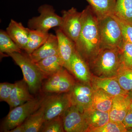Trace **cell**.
Wrapping results in <instances>:
<instances>
[{
    "instance_id": "11",
    "label": "cell",
    "mask_w": 132,
    "mask_h": 132,
    "mask_svg": "<svg viewBox=\"0 0 132 132\" xmlns=\"http://www.w3.org/2000/svg\"><path fill=\"white\" fill-rule=\"evenodd\" d=\"M93 89L90 84L76 82L69 92L72 105L84 110L92 107V97Z\"/></svg>"
},
{
    "instance_id": "30",
    "label": "cell",
    "mask_w": 132,
    "mask_h": 132,
    "mask_svg": "<svg viewBox=\"0 0 132 132\" xmlns=\"http://www.w3.org/2000/svg\"><path fill=\"white\" fill-rule=\"evenodd\" d=\"M127 129L123 122L110 120L105 125L90 130L88 132H127Z\"/></svg>"
},
{
    "instance_id": "8",
    "label": "cell",
    "mask_w": 132,
    "mask_h": 132,
    "mask_svg": "<svg viewBox=\"0 0 132 132\" xmlns=\"http://www.w3.org/2000/svg\"><path fill=\"white\" fill-rule=\"evenodd\" d=\"M66 69L63 68L48 78L43 85L46 93L61 94L69 93L76 83L73 76Z\"/></svg>"
},
{
    "instance_id": "36",
    "label": "cell",
    "mask_w": 132,
    "mask_h": 132,
    "mask_svg": "<svg viewBox=\"0 0 132 132\" xmlns=\"http://www.w3.org/2000/svg\"><path fill=\"white\" fill-rule=\"evenodd\" d=\"M130 109H131V111H132V100L131 102V104H130Z\"/></svg>"
},
{
    "instance_id": "15",
    "label": "cell",
    "mask_w": 132,
    "mask_h": 132,
    "mask_svg": "<svg viewBox=\"0 0 132 132\" xmlns=\"http://www.w3.org/2000/svg\"><path fill=\"white\" fill-rule=\"evenodd\" d=\"M71 73L80 82L90 84L92 73L88 64L75 50L71 59Z\"/></svg>"
},
{
    "instance_id": "37",
    "label": "cell",
    "mask_w": 132,
    "mask_h": 132,
    "mask_svg": "<svg viewBox=\"0 0 132 132\" xmlns=\"http://www.w3.org/2000/svg\"><path fill=\"white\" fill-rule=\"evenodd\" d=\"M130 95V96H131V97L132 98V94H131V95Z\"/></svg>"
},
{
    "instance_id": "5",
    "label": "cell",
    "mask_w": 132,
    "mask_h": 132,
    "mask_svg": "<svg viewBox=\"0 0 132 132\" xmlns=\"http://www.w3.org/2000/svg\"><path fill=\"white\" fill-rule=\"evenodd\" d=\"M43 99L34 98L13 108L2 122V130L8 132L24 123L31 114L39 108Z\"/></svg>"
},
{
    "instance_id": "29",
    "label": "cell",
    "mask_w": 132,
    "mask_h": 132,
    "mask_svg": "<svg viewBox=\"0 0 132 132\" xmlns=\"http://www.w3.org/2000/svg\"><path fill=\"white\" fill-rule=\"evenodd\" d=\"M40 132H65L62 116H59L45 122Z\"/></svg>"
},
{
    "instance_id": "32",
    "label": "cell",
    "mask_w": 132,
    "mask_h": 132,
    "mask_svg": "<svg viewBox=\"0 0 132 132\" xmlns=\"http://www.w3.org/2000/svg\"><path fill=\"white\" fill-rule=\"evenodd\" d=\"M14 83L8 82H2L0 84V101L7 103L11 95Z\"/></svg>"
},
{
    "instance_id": "14",
    "label": "cell",
    "mask_w": 132,
    "mask_h": 132,
    "mask_svg": "<svg viewBox=\"0 0 132 132\" xmlns=\"http://www.w3.org/2000/svg\"><path fill=\"white\" fill-rule=\"evenodd\" d=\"M132 99L129 94L114 96L109 112L110 120L122 122L130 108Z\"/></svg>"
},
{
    "instance_id": "17",
    "label": "cell",
    "mask_w": 132,
    "mask_h": 132,
    "mask_svg": "<svg viewBox=\"0 0 132 132\" xmlns=\"http://www.w3.org/2000/svg\"><path fill=\"white\" fill-rule=\"evenodd\" d=\"M28 86L25 81H19L14 83L7 103L11 109L21 105L34 99L29 93Z\"/></svg>"
},
{
    "instance_id": "3",
    "label": "cell",
    "mask_w": 132,
    "mask_h": 132,
    "mask_svg": "<svg viewBox=\"0 0 132 132\" xmlns=\"http://www.w3.org/2000/svg\"><path fill=\"white\" fill-rule=\"evenodd\" d=\"M8 56L21 69L24 80L30 92L33 94L37 93L40 90L43 80L46 78L36 64L26 53H14L9 54Z\"/></svg>"
},
{
    "instance_id": "13",
    "label": "cell",
    "mask_w": 132,
    "mask_h": 132,
    "mask_svg": "<svg viewBox=\"0 0 132 132\" xmlns=\"http://www.w3.org/2000/svg\"><path fill=\"white\" fill-rule=\"evenodd\" d=\"M90 84L93 89L102 90L114 97L129 94L121 88L116 77L101 78L92 74Z\"/></svg>"
},
{
    "instance_id": "7",
    "label": "cell",
    "mask_w": 132,
    "mask_h": 132,
    "mask_svg": "<svg viewBox=\"0 0 132 132\" xmlns=\"http://www.w3.org/2000/svg\"><path fill=\"white\" fill-rule=\"evenodd\" d=\"M45 122L62 116L72 105L69 93L56 94L44 98Z\"/></svg>"
},
{
    "instance_id": "2",
    "label": "cell",
    "mask_w": 132,
    "mask_h": 132,
    "mask_svg": "<svg viewBox=\"0 0 132 132\" xmlns=\"http://www.w3.org/2000/svg\"><path fill=\"white\" fill-rule=\"evenodd\" d=\"M88 65L93 75L101 78L116 77L121 65L119 48L101 50Z\"/></svg>"
},
{
    "instance_id": "25",
    "label": "cell",
    "mask_w": 132,
    "mask_h": 132,
    "mask_svg": "<svg viewBox=\"0 0 132 132\" xmlns=\"http://www.w3.org/2000/svg\"><path fill=\"white\" fill-rule=\"evenodd\" d=\"M113 14L132 24V0H117Z\"/></svg>"
},
{
    "instance_id": "31",
    "label": "cell",
    "mask_w": 132,
    "mask_h": 132,
    "mask_svg": "<svg viewBox=\"0 0 132 132\" xmlns=\"http://www.w3.org/2000/svg\"><path fill=\"white\" fill-rule=\"evenodd\" d=\"M113 15L120 27L124 41L132 43V24L121 20L114 14Z\"/></svg>"
},
{
    "instance_id": "33",
    "label": "cell",
    "mask_w": 132,
    "mask_h": 132,
    "mask_svg": "<svg viewBox=\"0 0 132 132\" xmlns=\"http://www.w3.org/2000/svg\"><path fill=\"white\" fill-rule=\"evenodd\" d=\"M122 122L127 129L132 128V111L130 108Z\"/></svg>"
},
{
    "instance_id": "34",
    "label": "cell",
    "mask_w": 132,
    "mask_h": 132,
    "mask_svg": "<svg viewBox=\"0 0 132 132\" xmlns=\"http://www.w3.org/2000/svg\"><path fill=\"white\" fill-rule=\"evenodd\" d=\"M8 132H24V126L23 123L10 130Z\"/></svg>"
},
{
    "instance_id": "28",
    "label": "cell",
    "mask_w": 132,
    "mask_h": 132,
    "mask_svg": "<svg viewBox=\"0 0 132 132\" xmlns=\"http://www.w3.org/2000/svg\"><path fill=\"white\" fill-rule=\"evenodd\" d=\"M119 48L121 64L132 69V43L124 41Z\"/></svg>"
},
{
    "instance_id": "24",
    "label": "cell",
    "mask_w": 132,
    "mask_h": 132,
    "mask_svg": "<svg viewBox=\"0 0 132 132\" xmlns=\"http://www.w3.org/2000/svg\"><path fill=\"white\" fill-rule=\"evenodd\" d=\"M49 35L48 32L29 29L28 42L24 50L25 52L29 55L31 54L45 43Z\"/></svg>"
},
{
    "instance_id": "19",
    "label": "cell",
    "mask_w": 132,
    "mask_h": 132,
    "mask_svg": "<svg viewBox=\"0 0 132 132\" xmlns=\"http://www.w3.org/2000/svg\"><path fill=\"white\" fill-rule=\"evenodd\" d=\"M83 112L88 127L87 132L104 126L110 120L109 112L99 111L92 107Z\"/></svg>"
},
{
    "instance_id": "6",
    "label": "cell",
    "mask_w": 132,
    "mask_h": 132,
    "mask_svg": "<svg viewBox=\"0 0 132 132\" xmlns=\"http://www.w3.org/2000/svg\"><path fill=\"white\" fill-rule=\"evenodd\" d=\"M39 15L34 16L29 20L28 27L30 29L48 32L51 29L60 27L62 18L55 12L52 5L44 4L38 9Z\"/></svg>"
},
{
    "instance_id": "35",
    "label": "cell",
    "mask_w": 132,
    "mask_h": 132,
    "mask_svg": "<svg viewBox=\"0 0 132 132\" xmlns=\"http://www.w3.org/2000/svg\"><path fill=\"white\" fill-rule=\"evenodd\" d=\"M127 132H132V128H127Z\"/></svg>"
},
{
    "instance_id": "23",
    "label": "cell",
    "mask_w": 132,
    "mask_h": 132,
    "mask_svg": "<svg viewBox=\"0 0 132 132\" xmlns=\"http://www.w3.org/2000/svg\"><path fill=\"white\" fill-rule=\"evenodd\" d=\"M114 96L100 90L93 89L92 107L99 111L109 112L112 108Z\"/></svg>"
},
{
    "instance_id": "16",
    "label": "cell",
    "mask_w": 132,
    "mask_h": 132,
    "mask_svg": "<svg viewBox=\"0 0 132 132\" xmlns=\"http://www.w3.org/2000/svg\"><path fill=\"white\" fill-rule=\"evenodd\" d=\"M29 31L21 22L11 19L6 31L19 47L24 50L28 42Z\"/></svg>"
},
{
    "instance_id": "1",
    "label": "cell",
    "mask_w": 132,
    "mask_h": 132,
    "mask_svg": "<svg viewBox=\"0 0 132 132\" xmlns=\"http://www.w3.org/2000/svg\"><path fill=\"white\" fill-rule=\"evenodd\" d=\"M81 12L82 28L75 48L88 64L101 50L98 20L89 5Z\"/></svg>"
},
{
    "instance_id": "26",
    "label": "cell",
    "mask_w": 132,
    "mask_h": 132,
    "mask_svg": "<svg viewBox=\"0 0 132 132\" xmlns=\"http://www.w3.org/2000/svg\"><path fill=\"white\" fill-rule=\"evenodd\" d=\"M116 78L121 88L129 94H132V69L121 64Z\"/></svg>"
},
{
    "instance_id": "10",
    "label": "cell",
    "mask_w": 132,
    "mask_h": 132,
    "mask_svg": "<svg viewBox=\"0 0 132 132\" xmlns=\"http://www.w3.org/2000/svg\"><path fill=\"white\" fill-rule=\"evenodd\" d=\"M83 111L72 105L62 116L64 130L67 132H87L88 127Z\"/></svg>"
},
{
    "instance_id": "27",
    "label": "cell",
    "mask_w": 132,
    "mask_h": 132,
    "mask_svg": "<svg viewBox=\"0 0 132 132\" xmlns=\"http://www.w3.org/2000/svg\"><path fill=\"white\" fill-rule=\"evenodd\" d=\"M0 52L1 54H6L8 55L13 53L22 52L6 31L3 29L0 31Z\"/></svg>"
},
{
    "instance_id": "20",
    "label": "cell",
    "mask_w": 132,
    "mask_h": 132,
    "mask_svg": "<svg viewBox=\"0 0 132 132\" xmlns=\"http://www.w3.org/2000/svg\"><path fill=\"white\" fill-rule=\"evenodd\" d=\"M36 64L46 78H48L64 68L58 54L47 57Z\"/></svg>"
},
{
    "instance_id": "12",
    "label": "cell",
    "mask_w": 132,
    "mask_h": 132,
    "mask_svg": "<svg viewBox=\"0 0 132 132\" xmlns=\"http://www.w3.org/2000/svg\"><path fill=\"white\" fill-rule=\"evenodd\" d=\"M58 42V55L64 68L71 73V59L76 50L75 43L59 28L55 30Z\"/></svg>"
},
{
    "instance_id": "21",
    "label": "cell",
    "mask_w": 132,
    "mask_h": 132,
    "mask_svg": "<svg viewBox=\"0 0 132 132\" xmlns=\"http://www.w3.org/2000/svg\"><path fill=\"white\" fill-rule=\"evenodd\" d=\"M45 122V106L43 101L39 108L23 123L24 132H40Z\"/></svg>"
},
{
    "instance_id": "4",
    "label": "cell",
    "mask_w": 132,
    "mask_h": 132,
    "mask_svg": "<svg viewBox=\"0 0 132 132\" xmlns=\"http://www.w3.org/2000/svg\"><path fill=\"white\" fill-rule=\"evenodd\" d=\"M98 20L101 49L119 47L124 40L120 27L113 15Z\"/></svg>"
},
{
    "instance_id": "9",
    "label": "cell",
    "mask_w": 132,
    "mask_h": 132,
    "mask_svg": "<svg viewBox=\"0 0 132 132\" xmlns=\"http://www.w3.org/2000/svg\"><path fill=\"white\" fill-rule=\"evenodd\" d=\"M61 16L62 21L59 28L75 43L82 28V12L72 7L68 10H63Z\"/></svg>"
},
{
    "instance_id": "22",
    "label": "cell",
    "mask_w": 132,
    "mask_h": 132,
    "mask_svg": "<svg viewBox=\"0 0 132 132\" xmlns=\"http://www.w3.org/2000/svg\"><path fill=\"white\" fill-rule=\"evenodd\" d=\"M98 19L114 14L117 0H86Z\"/></svg>"
},
{
    "instance_id": "18",
    "label": "cell",
    "mask_w": 132,
    "mask_h": 132,
    "mask_svg": "<svg viewBox=\"0 0 132 132\" xmlns=\"http://www.w3.org/2000/svg\"><path fill=\"white\" fill-rule=\"evenodd\" d=\"M58 54L57 36L50 34L47 40L40 47L29 55L31 60L36 63L47 57Z\"/></svg>"
}]
</instances>
